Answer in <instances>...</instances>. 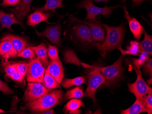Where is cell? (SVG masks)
<instances>
[{
    "mask_svg": "<svg viewBox=\"0 0 152 114\" xmlns=\"http://www.w3.org/2000/svg\"><path fill=\"white\" fill-rule=\"evenodd\" d=\"M64 99V92L61 90H55L46 94L38 99L27 102L21 109L28 110L31 113L42 114L59 104Z\"/></svg>",
    "mask_w": 152,
    "mask_h": 114,
    "instance_id": "cell-1",
    "label": "cell"
},
{
    "mask_svg": "<svg viewBox=\"0 0 152 114\" xmlns=\"http://www.w3.org/2000/svg\"><path fill=\"white\" fill-rule=\"evenodd\" d=\"M107 32L104 41L102 44L99 43L93 44L98 48L102 56L105 55L107 52L118 49L121 47L125 35V28L123 24L118 27L108 26L106 24L101 23Z\"/></svg>",
    "mask_w": 152,
    "mask_h": 114,
    "instance_id": "cell-2",
    "label": "cell"
},
{
    "mask_svg": "<svg viewBox=\"0 0 152 114\" xmlns=\"http://www.w3.org/2000/svg\"><path fill=\"white\" fill-rule=\"evenodd\" d=\"M123 55L113 64L106 67H96L95 68L104 76L105 81L103 84L104 87L108 86L114 84L120 79L123 74L122 67Z\"/></svg>",
    "mask_w": 152,
    "mask_h": 114,
    "instance_id": "cell-3",
    "label": "cell"
},
{
    "mask_svg": "<svg viewBox=\"0 0 152 114\" xmlns=\"http://www.w3.org/2000/svg\"><path fill=\"white\" fill-rule=\"evenodd\" d=\"M89 69L90 70L87 72L88 76V87L84 93V97L90 98L94 102V105H96L97 102L95 97L96 91L100 86L104 83L105 78L96 69L95 66Z\"/></svg>",
    "mask_w": 152,
    "mask_h": 114,
    "instance_id": "cell-4",
    "label": "cell"
},
{
    "mask_svg": "<svg viewBox=\"0 0 152 114\" xmlns=\"http://www.w3.org/2000/svg\"><path fill=\"white\" fill-rule=\"evenodd\" d=\"M79 8H85L87 12L86 20H95L96 17L102 14L104 17H108L111 14L114 9L122 7L120 5L108 7L106 6L104 7H97L94 4L93 0H83L78 5Z\"/></svg>",
    "mask_w": 152,
    "mask_h": 114,
    "instance_id": "cell-5",
    "label": "cell"
},
{
    "mask_svg": "<svg viewBox=\"0 0 152 114\" xmlns=\"http://www.w3.org/2000/svg\"><path fill=\"white\" fill-rule=\"evenodd\" d=\"M134 68L137 77L135 82L132 84H128L129 90L135 95L137 99H142L145 95L152 93V89L143 80L140 70L137 68L134 65Z\"/></svg>",
    "mask_w": 152,
    "mask_h": 114,
    "instance_id": "cell-6",
    "label": "cell"
},
{
    "mask_svg": "<svg viewBox=\"0 0 152 114\" xmlns=\"http://www.w3.org/2000/svg\"><path fill=\"white\" fill-rule=\"evenodd\" d=\"M28 64L26 80L29 82L42 83L45 74V68L37 58L31 60Z\"/></svg>",
    "mask_w": 152,
    "mask_h": 114,
    "instance_id": "cell-7",
    "label": "cell"
},
{
    "mask_svg": "<svg viewBox=\"0 0 152 114\" xmlns=\"http://www.w3.org/2000/svg\"><path fill=\"white\" fill-rule=\"evenodd\" d=\"M69 26L72 23L77 22L78 23H83L87 25L91 30L93 41L96 42H103L105 39L106 34L105 30L102 28L100 23L95 20H89V21H82L73 15L69 16Z\"/></svg>",
    "mask_w": 152,
    "mask_h": 114,
    "instance_id": "cell-8",
    "label": "cell"
},
{
    "mask_svg": "<svg viewBox=\"0 0 152 114\" xmlns=\"http://www.w3.org/2000/svg\"><path fill=\"white\" fill-rule=\"evenodd\" d=\"M51 91L39 82H28L23 100L30 102L38 99Z\"/></svg>",
    "mask_w": 152,
    "mask_h": 114,
    "instance_id": "cell-9",
    "label": "cell"
},
{
    "mask_svg": "<svg viewBox=\"0 0 152 114\" xmlns=\"http://www.w3.org/2000/svg\"><path fill=\"white\" fill-rule=\"evenodd\" d=\"M36 31L38 37H45L52 44H55L58 46H61V25H60L48 26L44 31L42 32H39L36 30Z\"/></svg>",
    "mask_w": 152,
    "mask_h": 114,
    "instance_id": "cell-10",
    "label": "cell"
},
{
    "mask_svg": "<svg viewBox=\"0 0 152 114\" xmlns=\"http://www.w3.org/2000/svg\"><path fill=\"white\" fill-rule=\"evenodd\" d=\"M76 38L85 45H88L93 41L91 30L85 24L79 23L73 28Z\"/></svg>",
    "mask_w": 152,
    "mask_h": 114,
    "instance_id": "cell-11",
    "label": "cell"
},
{
    "mask_svg": "<svg viewBox=\"0 0 152 114\" xmlns=\"http://www.w3.org/2000/svg\"><path fill=\"white\" fill-rule=\"evenodd\" d=\"M124 12V17L129 22V26L131 31L133 33L135 38L137 40H140L142 35L143 32V28L142 25L135 18L130 16L129 12L126 8V5L122 7Z\"/></svg>",
    "mask_w": 152,
    "mask_h": 114,
    "instance_id": "cell-12",
    "label": "cell"
},
{
    "mask_svg": "<svg viewBox=\"0 0 152 114\" xmlns=\"http://www.w3.org/2000/svg\"><path fill=\"white\" fill-rule=\"evenodd\" d=\"M53 16L50 12L44 13L40 10H35L32 14H31L27 18V25L32 26L36 29L35 26L37 25L42 23L46 22L49 24H53L54 23H50L48 20Z\"/></svg>",
    "mask_w": 152,
    "mask_h": 114,
    "instance_id": "cell-13",
    "label": "cell"
},
{
    "mask_svg": "<svg viewBox=\"0 0 152 114\" xmlns=\"http://www.w3.org/2000/svg\"><path fill=\"white\" fill-rule=\"evenodd\" d=\"M0 23L1 25L0 30L6 28L10 31H13L11 26L13 24H18L24 28L23 24L18 20L15 15L12 13H6L2 10H0Z\"/></svg>",
    "mask_w": 152,
    "mask_h": 114,
    "instance_id": "cell-14",
    "label": "cell"
},
{
    "mask_svg": "<svg viewBox=\"0 0 152 114\" xmlns=\"http://www.w3.org/2000/svg\"><path fill=\"white\" fill-rule=\"evenodd\" d=\"M32 0H20L15 8L11 9L16 17L20 21H23L31 12L30 5Z\"/></svg>",
    "mask_w": 152,
    "mask_h": 114,
    "instance_id": "cell-15",
    "label": "cell"
},
{
    "mask_svg": "<svg viewBox=\"0 0 152 114\" xmlns=\"http://www.w3.org/2000/svg\"><path fill=\"white\" fill-rule=\"evenodd\" d=\"M50 74L59 84L62 82L64 76V68L60 61H51L47 68Z\"/></svg>",
    "mask_w": 152,
    "mask_h": 114,
    "instance_id": "cell-16",
    "label": "cell"
},
{
    "mask_svg": "<svg viewBox=\"0 0 152 114\" xmlns=\"http://www.w3.org/2000/svg\"><path fill=\"white\" fill-rule=\"evenodd\" d=\"M8 40L11 42L13 48L18 54L26 48L27 41L26 38L12 34H8L2 37L1 41Z\"/></svg>",
    "mask_w": 152,
    "mask_h": 114,
    "instance_id": "cell-17",
    "label": "cell"
},
{
    "mask_svg": "<svg viewBox=\"0 0 152 114\" xmlns=\"http://www.w3.org/2000/svg\"><path fill=\"white\" fill-rule=\"evenodd\" d=\"M18 55V53L13 48L12 43L8 40H3L0 43V57L7 60L8 59L14 57Z\"/></svg>",
    "mask_w": 152,
    "mask_h": 114,
    "instance_id": "cell-18",
    "label": "cell"
},
{
    "mask_svg": "<svg viewBox=\"0 0 152 114\" xmlns=\"http://www.w3.org/2000/svg\"><path fill=\"white\" fill-rule=\"evenodd\" d=\"M80 107H85V105L82 100L79 99H72L65 105L64 112L65 114H80L82 112L79 109Z\"/></svg>",
    "mask_w": 152,
    "mask_h": 114,
    "instance_id": "cell-19",
    "label": "cell"
},
{
    "mask_svg": "<svg viewBox=\"0 0 152 114\" xmlns=\"http://www.w3.org/2000/svg\"><path fill=\"white\" fill-rule=\"evenodd\" d=\"M46 4L44 7L41 8H35L32 7V9L34 11L35 10H40L42 12H46L48 10H51L53 12L57 14V16L61 17H63L62 16H60L56 12L57 8H64L65 7V5L63 4L64 0H46Z\"/></svg>",
    "mask_w": 152,
    "mask_h": 114,
    "instance_id": "cell-20",
    "label": "cell"
},
{
    "mask_svg": "<svg viewBox=\"0 0 152 114\" xmlns=\"http://www.w3.org/2000/svg\"><path fill=\"white\" fill-rule=\"evenodd\" d=\"M31 48L35 52L37 58L45 67L48 68L50 63L48 61V48L46 44L42 43L37 46L31 47Z\"/></svg>",
    "mask_w": 152,
    "mask_h": 114,
    "instance_id": "cell-21",
    "label": "cell"
},
{
    "mask_svg": "<svg viewBox=\"0 0 152 114\" xmlns=\"http://www.w3.org/2000/svg\"><path fill=\"white\" fill-rule=\"evenodd\" d=\"M146 112L149 114L148 110L143 105L142 99H137L134 104L127 109L121 110V114H139Z\"/></svg>",
    "mask_w": 152,
    "mask_h": 114,
    "instance_id": "cell-22",
    "label": "cell"
},
{
    "mask_svg": "<svg viewBox=\"0 0 152 114\" xmlns=\"http://www.w3.org/2000/svg\"><path fill=\"white\" fill-rule=\"evenodd\" d=\"M64 57L65 61L66 63H72L76 64L78 65H82L87 68H94V66L88 65L86 64L83 63L79 61L77 57L76 56L75 53L72 50H68L65 51L64 53Z\"/></svg>",
    "mask_w": 152,
    "mask_h": 114,
    "instance_id": "cell-23",
    "label": "cell"
},
{
    "mask_svg": "<svg viewBox=\"0 0 152 114\" xmlns=\"http://www.w3.org/2000/svg\"><path fill=\"white\" fill-rule=\"evenodd\" d=\"M118 50L121 52L122 55H133L136 56L140 53V43L137 41H134L130 42V46L127 47V50H125L122 49L121 47L118 48Z\"/></svg>",
    "mask_w": 152,
    "mask_h": 114,
    "instance_id": "cell-24",
    "label": "cell"
},
{
    "mask_svg": "<svg viewBox=\"0 0 152 114\" xmlns=\"http://www.w3.org/2000/svg\"><path fill=\"white\" fill-rule=\"evenodd\" d=\"M140 52H145L149 55H152V36L148 34L144 30V38L143 41L140 43Z\"/></svg>",
    "mask_w": 152,
    "mask_h": 114,
    "instance_id": "cell-25",
    "label": "cell"
},
{
    "mask_svg": "<svg viewBox=\"0 0 152 114\" xmlns=\"http://www.w3.org/2000/svg\"><path fill=\"white\" fill-rule=\"evenodd\" d=\"M42 84L46 88L50 90L56 89L60 87V84L49 73V71L47 69L45 71Z\"/></svg>",
    "mask_w": 152,
    "mask_h": 114,
    "instance_id": "cell-26",
    "label": "cell"
},
{
    "mask_svg": "<svg viewBox=\"0 0 152 114\" xmlns=\"http://www.w3.org/2000/svg\"><path fill=\"white\" fill-rule=\"evenodd\" d=\"M87 78L85 76H79L73 79L65 78L62 83V86L65 88H69L74 86H80L86 83Z\"/></svg>",
    "mask_w": 152,
    "mask_h": 114,
    "instance_id": "cell-27",
    "label": "cell"
},
{
    "mask_svg": "<svg viewBox=\"0 0 152 114\" xmlns=\"http://www.w3.org/2000/svg\"><path fill=\"white\" fill-rule=\"evenodd\" d=\"M84 93L82 87L77 86L67 91L65 95L66 99H81L84 97Z\"/></svg>",
    "mask_w": 152,
    "mask_h": 114,
    "instance_id": "cell-28",
    "label": "cell"
},
{
    "mask_svg": "<svg viewBox=\"0 0 152 114\" xmlns=\"http://www.w3.org/2000/svg\"><path fill=\"white\" fill-rule=\"evenodd\" d=\"M48 56L51 61H60L58 47L49 44H48Z\"/></svg>",
    "mask_w": 152,
    "mask_h": 114,
    "instance_id": "cell-29",
    "label": "cell"
},
{
    "mask_svg": "<svg viewBox=\"0 0 152 114\" xmlns=\"http://www.w3.org/2000/svg\"><path fill=\"white\" fill-rule=\"evenodd\" d=\"M140 53V55L139 58L134 59V65L139 69H140L141 66L146 62L149 58L148 57L149 54L146 52H141Z\"/></svg>",
    "mask_w": 152,
    "mask_h": 114,
    "instance_id": "cell-30",
    "label": "cell"
},
{
    "mask_svg": "<svg viewBox=\"0 0 152 114\" xmlns=\"http://www.w3.org/2000/svg\"><path fill=\"white\" fill-rule=\"evenodd\" d=\"M36 55L35 52L32 49L31 47H29L25 48L22 52L19 53L17 56L31 60L35 58Z\"/></svg>",
    "mask_w": 152,
    "mask_h": 114,
    "instance_id": "cell-31",
    "label": "cell"
},
{
    "mask_svg": "<svg viewBox=\"0 0 152 114\" xmlns=\"http://www.w3.org/2000/svg\"><path fill=\"white\" fill-rule=\"evenodd\" d=\"M142 100V103L146 108L148 110L149 114L152 113V93H149L143 97Z\"/></svg>",
    "mask_w": 152,
    "mask_h": 114,
    "instance_id": "cell-32",
    "label": "cell"
},
{
    "mask_svg": "<svg viewBox=\"0 0 152 114\" xmlns=\"http://www.w3.org/2000/svg\"><path fill=\"white\" fill-rule=\"evenodd\" d=\"M16 70L25 77L28 68V64L23 63H13Z\"/></svg>",
    "mask_w": 152,
    "mask_h": 114,
    "instance_id": "cell-33",
    "label": "cell"
},
{
    "mask_svg": "<svg viewBox=\"0 0 152 114\" xmlns=\"http://www.w3.org/2000/svg\"><path fill=\"white\" fill-rule=\"evenodd\" d=\"M142 68L144 73L148 75L150 77L152 76V59L149 58L146 62L142 65Z\"/></svg>",
    "mask_w": 152,
    "mask_h": 114,
    "instance_id": "cell-34",
    "label": "cell"
},
{
    "mask_svg": "<svg viewBox=\"0 0 152 114\" xmlns=\"http://www.w3.org/2000/svg\"><path fill=\"white\" fill-rule=\"evenodd\" d=\"M0 91L2 92L6 95H9L12 94L14 92L13 90L8 86L7 83L2 81L0 79Z\"/></svg>",
    "mask_w": 152,
    "mask_h": 114,
    "instance_id": "cell-35",
    "label": "cell"
},
{
    "mask_svg": "<svg viewBox=\"0 0 152 114\" xmlns=\"http://www.w3.org/2000/svg\"><path fill=\"white\" fill-rule=\"evenodd\" d=\"M10 78L14 81H16L18 83H21L23 81L24 77L16 69V70L13 72L12 74V75Z\"/></svg>",
    "mask_w": 152,
    "mask_h": 114,
    "instance_id": "cell-36",
    "label": "cell"
},
{
    "mask_svg": "<svg viewBox=\"0 0 152 114\" xmlns=\"http://www.w3.org/2000/svg\"><path fill=\"white\" fill-rule=\"evenodd\" d=\"M20 0H3L0 5L3 7L7 6H17L20 2Z\"/></svg>",
    "mask_w": 152,
    "mask_h": 114,
    "instance_id": "cell-37",
    "label": "cell"
},
{
    "mask_svg": "<svg viewBox=\"0 0 152 114\" xmlns=\"http://www.w3.org/2000/svg\"><path fill=\"white\" fill-rule=\"evenodd\" d=\"M122 2H125L127 0H121ZM133 1V5L134 6H137L141 4L144 1H149V0H131Z\"/></svg>",
    "mask_w": 152,
    "mask_h": 114,
    "instance_id": "cell-38",
    "label": "cell"
},
{
    "mask_svg": "<svg viewBox=\"0 0 152 114\" xmlns=\"http://www.w3.org/2000/svg\"><path fill=\"white\" fill-rule=\"evenodd\" d=\"M42 114H55L54 111L52 109L51 110H48V111H46V112H43Z\"/></svg>",
    "mask_w": 152,
    "mask_h": 114,
    "instance_id": "cell-39",
    "label": "cell"
},
{
    "mask_svg": "<svg viewBox=\"0 0 152 114\" xmlns=\"http://www.w3.org/2000/svg\"><path fill=\"white\" fill-rule=\"evenodd\" d=\"M110 0H95V1L96 2H105L107 3Z\"/></svg>",
    "mask_w": 152,
    "mask_h": 114,
    "instance_id": "cell-40",
    "label": "cell"
},
{
    "mask_svg": "<svg viewBox=\"0 0 152 114\" xmlns=\"http://www.w3.org/2000/svg\"><path fill=\"white\" fill-rule=\"evenodd\" d=\"M148 85H152V77H151L150 80H148Z\"/></svg>",
    "mask_w": 152,
    "mask_h": 114,
    "instance_id": "cell-41",
    "label": "cell"
}]
</instances>
